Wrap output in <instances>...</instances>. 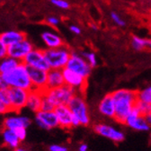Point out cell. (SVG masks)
Instances as JSON below:
<instances>
[{"label":"cell","instance_id":"29","mask_svg":"<svg viewBox=\"0 0 151 151\" xmlns=\"http://www.w3.org/2000/svg\"><path fill=\"white\" fill-rule=\"evenodd\" d=\"M110 16H111V19L112 20V22L114 23L116 25L121 26V27H123V26L126 25V22L123 20V19L116 12H111Z\"/></svg>","mask_w":151,"mask_h":151},{"label":"cell","instance_id":"21","mask_svg":"<svg viewBox=\"0 0 151 151\" xmlns=\"http://www.w3.org/2000/svg\"><path fill=\"white\" fill-rule=\"evenodd\" d=\"M42 101V92L32 89L29 91L26 107L34 113L41 110Z\"/></svg>","mask_w":151,"mask_h":151},{"label":"cell","instance_id":"24","mask_svg":"<svg viewBox=\"0 0 151 151\" xmlns=\"http://www.w3.org/2000/svg\"><path fill=\"white\" fill-rule=\"evenodd\" d=\"M131 47L137 51H140L147 48V40L139 36H133L131 39Z\"/></svg>","mask_w":151,"mask_h":151},{"label":"cell","instance_id":"9","mask_svg":"<svg viewBox=\"0 0 151 151\" xmlns=\"http://www.w3.org/2000/svg\"><path fill=\"white\" fill-rule=\"evenodd\" d=\"M29 91L22 88L10 87V111L14 112H19L22 109L26 107Z\"/></svg>","mask_w":151,"mask_h":151},{"label":"cell","instance_id":"3","mask_svg":"<svg viewBox=\"0 0 151 151\" xmlns=\"http://www.w3.org/2000/svg\"><path fill=\"white\" fill-rule=\"evenodd\" d=\"M44 55L50 68L63 69L66 68L72 50L67 46H62L54 49H45Z\"/></svg>","mask_w":151,"mask_h":151},{"label":"cell","instance_id":"20","mask_svg":"<svg viewBox=\"0 0 151 151\" xmlns=\"http://www.w3.org/2000/svg\"><path fill=\"white\" fill-rule=\"evenodd\" d=\"M63 85H65V80L62 69L50 68L48 70L47 88H55L61 86Z\"/></svg>","mask_w":151,"mask_h":151},{"label":"cell","instance_id":"5","mask_svg":"<svg viewBox=\"0 0 151 151\" xmlns=\"http://www.w3.org/2000/svg\"><path fill=\"white\" fill-rule=\"evenodd\" d=\"M75 117H77L81 125L87 126L90 123V115L87 104L85 100L83 93H78L75 96L70 100L68 104Z\"/></svg>","mask_w":151,"mask_h":151},{"label":"cell","instance_id":"25","mask_svg":"<svg viewBox=\"0 0 151 151\" xmlns=\"http://www.w3.org/2000/svg\"><path fill=\"white\" fill-rule=\"evenodd\" d=\"M137 97L139 101L151 104V86L137 92Z\"/></svg>","mask_w":151,"mask_h":151},{"label":"cell","instance_id":"12","mask_svg":"<svg viewBox=\"0 0 151 151\" xmlns=\"http://www.w3.org/2000/svg\"><path fill=\"white\" fill-rule=\"evenodd\" d=\"M124 124L139 131H147L150 129V125L147 123L145 116L140 114L136 107H134L129 113L124 122Z\"/></svg>","mask_w":151,"mask_h":151},{"label":"cell","instance_id":"14","mask_svg":"<svg viewBox=\"0 0 151 151\" xmlns=\"http://www.w3.org/2000/svg\"><path fill=\"white\" fill-rule=\"evenodd\" d=\"M29 77L32 82V89L38 91H44L47 88L48 80V71L35 68L32 67H27Z\"/></svg>","mask_w":151,"mask_h":151},{"label":"cell","instance_id":"27","mask_svg":"<svg viewBox=\"0 0 151 151\" xmlns=\"http://www.w3.org/2000/svg\"><path fill=\"white\" fill-rule=\"evenodd\" d=\"M135 107L139 111V112L140 113V114L143 115V116H146L147 114H148V113L151 111V104L141 102V101H139V100L137 101V103L135 104Z\"/></svg>","mask_w":151,"mask_h":151},{"label":"cell","instance_id":"4","mask_svg":"<svg viewBox=\"0 0 151 151\" xmlns=\"http://www.w3.org/2000/svg\"><path fill=\"white\" fill-rule=\"evenodd\" d=\"M42 93L54 104V106L68 104L70 100L77 94L78 92L68 85H63L55 88H46Z\"/></svg>","mask_w":151,"mask_h":151},{"label":"cell","instance_id":"30","mask_svg":"<svg viewBox=\"0 0 151 151\" xmlns=\"http://www.w3.org/2000/svg\"><path fill=\"white\" fill-rule=\"evenodd\" d=\"M50 3L60 9H63V10H67L70 7L69 3L67 1V0H50Z\"/></svg>","mask_w":151,"mask_h":151},{"label":"cell","instance_id":"31","mask_svg":"<svg viewBox=\"0 0 151 151\" xmlns=\"http://www.w3.org/2000/svg\"><path fill=\"white\" fill-rule=\"evenodd\" d=\"M54 109H55L54 104L42 93V101L41 110H43V111H53Z\"/></svg>","mask_w":151,"mask_h":151},{"label":"cell","instance_id":"16","mask_svg":"<svg viewBox=\"0 0 151 151\" xmlns=\"http://www.w3.org/2000/svg\"><path fill=\"white\" fill-rule=\"evenodd\" d=\"M98 111L105 117L114 119L115 116V104L113 101L111 93H107L101 99L98 104Z\"/></svg>","mask_w":151,"mask_h":151},{"label":"cell","instance_id":"22","mask_svg":"<svg viewBox=\"0 0 151 151\" xmlns=\"http://www.w3.org/2000/svg\"><path fill=\"white\" fill-rule=\"evenodd\" d=\"M2 139L4 144L12 149H15L18 147H20V144L22 142L17 137L15 131L14 129L7 128H4L2 130Z\"/></svg>","mask_w":151,"mask_h":151},{"label":"cell","instance_id":"35","mask_svg":"<svg viewBox=\"0 0 151 151\" xmlns=\"http://www.w3.org/2000/svg\"><path fill=\"white\" fill-rule=\"evenodd\" d=\"M49 151H68V149L67 147L58 144H53L49 147Z\"/></svg>","mask_w":151,"mask_h":151},{"label":"cell","instance_id":"45","mask_svg":"<svg viewBox=\"0 0 151 151\" xmlns=\"http://www.w3.org/2000/svg\"><path fill=\"white\" fill-rule=\"evenodd\" d=\"M150 136H151V135H150Z\"/></svg>","mask_w":151,"mask_h":151},{"label":"cell","instance_id":"17","mask_svg":"<svg viewBox=\"0 0 151 151\" xmlns=\"http://www.w3.org/2000/svg\"><path fill=\"white\" fill-rule=\"evenodd\" d=\"M41 37L47 49L59 48V47H62L65 45L62 37L54 31H51V30L44 31L42 33Z\"/></svg>","mask_w":151,"mask_h":151},{"label":"cell","instance_id":"6","mask_svg":"<svg viewBox=\"0 0 151 151\" xmlns=\"http://www.w3.org/2000/svg\"><path fill=\"white\" fill-rule=\"evenodd\" d=\"M66 68L83 76L86 78H88L93 69L91 66L88 64V62L86 60V59L82 56V54H79L78 52L76 51L71 52L70 58Z\"/></svg>","mask_w":151,"mask_h":151},{"label":"cell","instance_id":"1","mask_svg":"<svg viewBox=\"0 0 151 151\" xmlns=\"http://www.w3.org/2000/svg\"><path fill=\"white\" fill-rule=\"evenodd\" d=\"M137 92L130 89H118L111 93L115 104L114 120L119 123H123L131 110L135 107L138 101Z\"/></svg>","mask_w":151,"mask_h":151},{"label":"cell","instance_id":"8","mask_svg":"<svg viewBox=\"0 0 151 151\" xmlns=\"http://www.w3.org/2000/svg\"><path fill=\"white\" fill-rule=\"evenodd\" d=\"M34 49L33 43L26 37L25 39L18 42L13 45L8 46V56L17 60L18 61L23 62L25 57Z\"/></svg>","mask_w":151,"mask_h":151},{"label":"cell","instance_id":"42","mask_svg":"<svg viewBox=\"0 0 151 151\" xmlns=\"http://www.w3.org/2000/svg\"><path fill=\"white\" fill-rule=\"evenodd\" d=\"M14 151H29V150L24 147H18L17 148L14 149Z\"/></svg>","mask_w":151,"mask_h":151},{"label":"cell","instance_id":"36","mask_svg":"<svg viewBox=\"0 0 151 151\" xmlns=\"http://www.w3.org/2000/svg\"><path fill=\"white\" fill-rule=\"evenodd\" d=\"M11 111H10V109H9V107L8 106H6L4 103H3V101L0 99V114H6V113H8V112H10Z\"/></svg>","mask_w":151,"mask_h":151},{"label":"cell","instance_id":"28","mask_svg":"<svg viewBox=\"0 0 151 151\" xmlns=\"http://www.w3.org/2000/svg\"><path fill=\"white\" fill-rule=\"evenodd\" d=\"M0 99L3 103L9 107L10 109V96H9V88L0 89Z\"/></svg>","mask_w":151,"mask_h":151},{"label":"cell","instance_id":"15","mask_svg":"<svg viewBox=\"0 0 151 151\" xmlns=\"http://www.w3.org/2000/svg\"><path fill=\"white\" fill-rule=\"evenodd\" d=\"M54 111L59 121L60 127L62 129L72 128V118L73 113L68 104H62L56 106Z\"/></svg>","mask_w":151,"mask_h":151},{"label":"cell","instance_id":"19","mask_svg":"<svg viewBox=\"0 0 151 151\" xmlns=\"http://www.w3.org/2000/svg\"><path fill=\"white\" fill-rule=\"evenodd\" d=\"M27 36L25 32L18 30H10L0 33V39L4 42L6 46H10L18 42H21Z\"/></svg>","mask_w":151,"mask_h":151},{"label":"cell","instance_id":"2","mask_svg":"<svg viewBox=\"0 0 151 151\" xmlns=\"http://www.w3.org/2000/svg\"><path fill=\"white\" fill-rule=\"evenodd\" d=\"M8 87H16L25 90H32V86L29 77L27 66L24 62H20L19 65L12 71L3 74Z\"/></svg>","mask_w":151,"mask_h":151},{"label":"cell","instance_id":"13","mask_svg":"<svg viewBox=\"0 0 151 151\" xmlns=\"http://www.w3.org/2000/svg\"><path fill=\"white\" fill-rule=\"evenodd\" d=\"M93 130L97 134L107 138L114 142H122L125 139L123 132L120 131L116 128L105 123H97L93 125Z\"/></svg>","mask_w":151,"mask_h":151},{"label":"cell","instance_id":"37","mask_svg":"<svg viewBox=\"0 0 151 151\" xmlns=\"http://www.w3.org/2000/svg\"><path fill=\"white\" fill-rule=\"evenodd\" d=\"M69 30H70L71 32H73V33L76 34V35H78V34L81 33V29H80V27L78 26V25H75V24L70 25V26H69Z\"/></svg>","mask_w":151,"mask_h":151},{"label":"cell","instance_id":"34","mask_svg":"<svg viewBox=\"0 0 151 151\" xmlns=\"http://www.w3.org/2000/svg\"><path fill=\"white\" fill-rule=\"evenodd\" d=\"M7 52H8V46H6L4 43V42L0 39V60H2L6 58V56H8Z\"/></svg>","mask_w":151,"mask_h":151},{"label":"cell","instance_id":"44","mask_svg":"<svg viewBox=\"0 0 151 151\" xmlns=\"http://www.w3.org/2000/svg\"><path fill=\"white\" fill-rule=\"evenodd\" d=\"M147 48L151 49V41H149V40H147Z\"/></svg>","mask_w":151,"mask_h":151},{"label":"cell","instance_id":"26","mask_svg":"<svg viewBox=\"0 0 151 151\" xmlns=\"http://www.w3.org/2000/svg\"><path fill=\"white\" fill-rule=\"evenodd\" d=\"M82 56L86 59V60L88 62V64L91 66L92 68H96L98 65V60H97V57L96 55V53L93 52V51H84L81 53Z\"/></svg>","mask_w":151,"mask_h":151},{"label":"cell","instance_id":"39","mask_svg":"<svg viewBox=\"0 0 151 151\" xmlns=\"http://www.w3.org/2000/svg\"><path fill=\"white\" fill-rule=\"evenodd\" d=\"M81 123H80V121L73 115V118H72V127H78L80 126Z\"/></svg>","mask_w":151,"mask_h":151},{"label":"cell","instance_id":"40","mask_svg":"<svg viewBox=\"0 0 151 151\" xmlns=\"http://www.w3.org/2000/svg\"><path fill=\"white\" fill-rule=\"evenodd\" d=\"M78 151H88V146L85 143L81 144L78 147Z\"/></svg>","mask_w":151,"mask_h":151},{"label":"cell","instance_id":"41","mask_svg":"<svg viewBox=\"0 0 151 151\" xmlns=\"http://www.w3.org/2000/svg\"><path fill=\"white\" fill-rule=\"evenodd\" d=\"M145 118H146L147 123H148V124L150 125V127H151V111L148 113V114H147V115L145 116Z\"/></svg>","mask_w":151,"mask_h":151},{"label":"cell","instance_id":"32","mask_svg":"<svg viewBox=\"0 0 151 151\" xmlns=\"http://www.w3.org/2000/svg\"><path fill=\"white\" fill-rule=\"evenodd\" d=\"M45 23L50 26L56 27V26H58L60 24V19L59 17H57V16H54V15H50V16H48L46 18Z\"/></svg>","mask_w":151,"mask_h":151},{"label":"cell","instance_id":"11","mask_svg":"<svg viewBox=\"0 0 151 151\" xmlns=\"http://www.w3.org/2000/svg\"><path fill=\"white\" fill-rule=\"evenodd\" d=\"M65 84L74 88L78 93H83L87 83V78H84L83 76L76 73L67 68L62 69Z\"/></svg>","mask_w":151,"mask_h":151},{"label":"cell","instance_id":"18","mask_svg":"<svg viewBox=\"0 0 151 151\" xmlns=\"http://www.w3.org/2000/svg\"><path fill=\"white\" fill-rule=\"evenodd\" d=\"M32 123V120L25 115L7 116L3 122L4 128L16 129L18 128H28Z\"/></svg>","mask_w":151,"mask_h":151},{"label":"cell","instance_id":"38","mask_svg":"<svg viewBox=\"0 0 151 151\" xmlns=\"http://www.w3.org/2000/svg\"><path fill=\"white\" fill-rule=\"evenodd\" d=\"M5 88H9V87L6 84V81L4 78L3 74H0V89H5Z\"/></svg>","mask_w":151,"mask_h":151},{"label":"cell","instance_id":"23","mask_svg":"<svg viewBox=\"0 0 151 151\" xmlns=\"http://www.w3.org/2000/svg\"><path fill=\"white\" fill-rule=\"evenodd\" d=\"M20 63L17 60L12 58L10 56H6V58L0 60V74H6L13 69H14Z\"/></svg>","mask_w":151,"mask_h":151},{"label":"cell","instance_id":"33","mask_svg":"<svg viewBox=\"0 0 151 151\" xmlns=\"http://www.w3.org/2000/svg\"><path fill=\"white\" fill-rule=\"evenodd\" d=\"M27 128H18L16 129H14L15 131V133L17 135V137L19 138V139H20L21 141H24L26 137H27V130H26Z\"/></svg>","mask_w":151,"mask_h":151},{"label":"cell","instance_id":"43","mask_svg":"<svg viewBox=\"0 0 151 151\" xmlns=\"http://www.w3.org/2000/svg\"><path fill=\"white\" fill-rule=\"evenodd\" d=\"M91 27H92V29L94 30V31H97V30H98V27H97L96 24H91Z\"/></svg>","mask_w":151,"mask_h":151},{"label":"cell","instance_id":"10","mask_svg":"<svg viewBox=\"0 0 151 151\" xmlns=\"http://www.w3.org/2000/svg\"><path fill=\"white\" fill-rule=\"evenodd\" d=\"M27 67H32L35 68H39L48 71L50 69L49 64L46 60L44 50L41 49L34 48L23 61Z\"/></svg>","mask_w":151,"mask_h":151},{"label":"cell","instance_id":"7","mask_svg":"<svg viewBox=\"0 0 151 151\" xmlns=\"http://www.w3.org/2000/svg\"><path fill=\"white\" fill-rule=\"evenodd\" d=\"M34 122L38 127L42 129L50 130L55 128L60 127L58 118H57L56 113L53 111H43L40 110L35 112Z\"/></svg>","mask_w":151,"mask_h":151}]
</instances>
